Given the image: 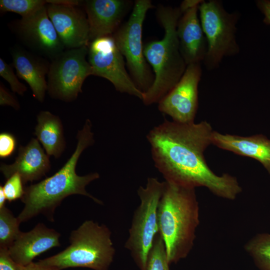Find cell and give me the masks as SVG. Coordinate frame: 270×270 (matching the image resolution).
Listing matches in <instances>:
<instances>
[{"label":"cell","instance_id":"obj_2","mask_svg":"<svg viewBox=\"0 0 270 270\" xmlns=\"http://www.w3.org/2000/svg\"><path fill=\"white\" fill-rule=\"evenodd\" d=\"M92 128L90 120L87 119L82 128L78 132L74 152L60 170L51 176L24 188V193L21 198L24 206L17 216L20 223L40 214L45 215L50 221L54 220L56 208L64 198L72 194L83 195L98 204H103L86 190L88 184L100 178L99 174L93 172L80 176L76 172L81 154L94 142Z\"/></svg>","mask_w":270,"mask_h":270},{"label":"cell","instance_id":"obj_30","mask_svg":"<svg viewBox=\"0 0 270 270\" xmlns=\"http://www.w3.org/2000/svg\"><path fill=\"white\" fill-rule=\"evenodd\" d=\"M256 4L264 16V23L270 26V0H257Z\"/></svg>","mask_w":270,"mask_h":270},{"label":"cell","instance_id":"obj_1","mask_svg":"<svg viewBox=\"0 0 270 270\" xmlns=\"http://www.w3.org/2000/svg\"><path fill=\"white\" fill-rule=\"evenodd\" d=\"M214 131L206 120L182 124L165 120L146 138L154 165L166 182L204 187L217 196L234 200L242 192L237 178L228 174L217 175L205 160L204 152L212 144Z\"/></svg>","mask_w":270,"mask_h":270},{"label":"cell","instance_id":"obj_32","mask_svg":"<svg viewBox=\"0 0 270 270\" xmlns=\"http://www.w3.org/2000/svg\"><path fill=\"white\" fill-rule=\"evenodd\" d=\"M47 4L77 6L81 1L77 0H46Z\"/></svg>","mask_w":270,"mask_h":270},{"label":"cell","instance_id":"obj_3","mask_svg":"<svg viewBox=\"0 0 270 270\" xmlns=\"http://www.w3.org/2000/svg\"><path fill=\"white\" fill-rule=\"evenodd\" d=\"M199 210L194 188L164 182L157 220L170 264L186 258L192 250L200 224Z\"/></svg>","mask_w":270,"mask_h":270},{"label":"cell","instance_id":"obj_7","mask_svg":"<svg viewBox=\"0 0 270 270\" xmlns=\"http://www.w3.org/2000/svg\"><path fill=\"white\" fill-rule=\"evenodd\" d=\"M164 188V182L148 178L146 186L138 190L140 202L134 212L124 247L140 270H146L148 254L158 232L157 210Z\"/></svg>","mask_w":270,"mask_h":270},{"label":"cell","instance_id":"obj_33","mask_svg":"<svg viewBox=\"0 0 270 270\" xmlns=\"http://www.w3.org/2000/svg\"><path fill=\"white\" fill-rule=\"evenodd\" d=\"M203 0H186L183 1L179 6L182 14L185 10L196 6L200 4Z\"/></svg>","mask_w":270,"mask_h":270},{"label":"cell","instance_id":"obj_13","mask_svg":"<svg viewBox=\"0 0 270 270\" xmlns=\"http://www.w3.org/2000/svg\"><path fill=\"white\" fill-rule=\"evenodd\" d=\"M48 14L66 49L88 46L90 40L88 20L77 6L47 4Z\"/></svg>","mask_w":270,"mask_h":270},{"label":"cell","instance_id":"obj_6","mask_svg":"<svg viewBox=\"0 0 270 270\" xmlns=\"http://www.w3.org/2000/svg\"><path fill=\"white\" fill-rule=\"evenodd\" d=\"M198 16L208 44L203 62L206 70H213L224 58L240 52L236 32L240 14L238 11L228 12L220 0H209L200 3Z\"/></svg>","mask_w":270,"mask_h":270},{"label":"cell","instance_id":"obj_8","mask_svg":"<svg viewBox=\"0 0 270 270\" xmlns=\"http://www.w3.org/2000/svg\"><path fill=\"white\" fill-rule=\"evenodd\" d=\"M152 8L150 0H136L128 20L112 36L118 48L126 60L136 84L143 92L153 82L142 44L143 22L147 12Z\"/></svg>","mask_w":270,"mask_h":270},{"label":"cell","instance_id":"obj_18","mask_svg":"<svg viewBox=\"0 0 270 270\" xmlns=\"http://www.w3.org/2000/svg\"><path fill=\"white\" fill-rule=\"evenodd\" d=\"M126 4L122 0H86L90 40L112 36L122 18Z\"/></svg>","mask_w":270,"mask_h":270},{"label":"cell","instance_id":"obj_21","mask_svg":"<svg viewBox=\"0 0 270 270\" xmlns=\"http://www.w3.org/2000/svg\"><path fill=\"white\" fill-rule=\"evenodd\" d=\"M244 248L260 270H270V234H258L248 240Z\"/></svg>","mask_w":270,"mask_h":270},{"label":"cell","instance_id":"obj_23","mask_svg":"<svg viewBox=\"0 0 270 270\" xmlns=\"http://www.w3.org/2000/svg\"><path fill=\"white\" fill-rule=\"evenodd\" d=\"M170 265L164 240L158 232L148 254L146 270H170Z\"/></svg>","mask_w":270,"mask_h":270},{"label":"cell","instance_id":"obj_22","mask_svg":"<svg viewBox=\"0 0 270 270\" xmlns=\"http://www.w3.org/2000/svg\"><path fill=\"white\" fill-rule=\"evenodd\" d=\"M20 222L5 206L0 208V248H8L21 231Z\"/></svg>","mask_w":270,"mask_h":270},{"label":"cell","instance_id":"obj_28","mask_svg":"<svg viewBox=\"0 0 270 270\" xmlns=\"http://www.w3.org/2000/svg\"><path fill=\"white\" fill-rule=\"evenodd\" d=\"M22 268L12 258L8 248H0V270H22Z\"/></svg>","mask_w":270,"mask_h":270},{"label":"cell","instance_id":"obj_20","mask_svg":"<svg viewBox=\"0 0 270 270\" xmlns=\"http://www.w3.org/2000/svg\"><path fill=\"white\" fill-rule=\"evenodd\" d=\"M34 134L40 142L46 154L59 158L66 148L63 126L60 118L47 110L37 116Z\"/></svg>","mask_w":270,"mask_h":270},{"label":"cell","instance_id":"obj_10","mask_svg":"<svg viewBox=\"0 0 270 270\" xmlns=\"http://www.w3.org/2000/svg\"><path fill=\"white\" fill-rule=\"evenodd\" d=\"M88 60L92 75L104 78L111 82L116 90L142 100L141 91L128 74L124 56L112 36L97 38L90 44Z\"/></svg>","mask_w":270,"mask_h":270},{"label":"cell","instance_id":"obj_29","mask_svg":"<svg viewBox=\"0 0 270 270\" xmlns=\"http://www.w3.org/2000/svg\"><path fill=\"white\" fill-rule=\"evenodd\" d=\"M0 104L9 106L18 110L20 106L16 98L0 82Z\"/></svg>","mask_w":270,"mask_h":270},{"label":"cell","instance_id":"obj_19","mask_svg":"<svg viewBox=\"0 0 270 270\" xmlns=\"http://www.w3.org/2000/svg\"><path fill=\"white\" fill-rule=\"evenodd\" d=\"M212 143L221 149L258 160L270 174V140L264 135L242 136L214 131Z\"/></svg>","mask_w":270,"mask_h":270},{"label":"cell","instance_id":"obj_12","mask_svg":"<svg viewBox=\"0 0 270 270\" xmlns=\"http://www.w3.org/2000/svg\"><path fill=\"white\" fill-rule=\"evenodd\" d=\"M201 63L192 64L176 84L158 102V108L173 121L194 122L198 108V87L202 69Z\"/></svg>","mask_w":270,"mask_h":270},{"label":"cell","instance_id":"obj_31","mask_svg":"<svg viewBox=\"0 0 270 270\" xmlns=\"http://www.w3.org/2000/svg\"><path fill=\"white\" fill-rule=\"evenodd\" d=\"M22 270H59L53 266L42 264L38 262H32L26 266H22Z\"/></svg>","mask_w":270,"mask_h":270},{"label":"cell","instance_id":"obj_15","mask_svg":"<svg viewBox=\"0 0 270 270\" xmlns=\"http://www.w3.org/2000/svg\"><path fill=\"white\" fill-rule=\"evenodd\" d=\"M60 236L54 230L38 223L29 232H21L8 251L17 264L26 266L41 254L60 246Z\"/></svg>","mask_w":270,"mask_h":270},{"label":"cell","instance_id":"obj_24","mask_svg":"<svg viewBox=\"0 0 270 270\" xmlns=\"http://www.w3.org/2000/svg\"><path fill=\"white\" fill-rule=\"evenodd\" d=\"M47 4L43 0H0L1 12H12L26 17Z\"/></svg>","mask_w":270,"mask_h":270},{"label":"cell","instance_id":"obj_27","mask_svg":"<svg viewBox=\"0 0 270 270\" xmlns=\"http://www.w3.org/2000/svg\"><path fill=\"white\" fill-rule=\"evenodd\" d=\"M16 146V140L11 134L2 132L0 134V157L6 158L14 152Z\"/></svg>","mask_w":270,"mask_h":270},{"label":"cell","instance_id":"obj_14","mask_svg":"<svg viewBox=\"0 0 270 270\" xmlns=\"http://www.w3.org/2000/svg\"><path fill=\"white\" fill-rule=\"evenodd\" d=\"M200 4L182 12L177 24L180 49L187 66L203 62L207 52V41L198 16Z\"/></svg>","mask_w":270,"mask_h":270},{"label":"cell","instance_id":"obj_9","mask_svg":"<svg viewBox=\"0 0 270 270\" xmlns=\"http://www.w3.org/2000/svg\"><path fill=\"white\" fill-rule=\"evenodd\" d=\"M88 46L66 49L51 60L48 74V91L53 98L70 102L75 100L84 80L92 75L86 60Z\"/></svg>","mask_w":270,"mask_h":270},{"label":"cell","instance_id":"obj_4","mask_svg":"<svg viewBox=\"0 0 270 270\" xmlns=\"http://www.w3.org/2000/svg\"><path fill=\"white\" fill-rule=\"evenodd\" d=\"M182 14L180 7L160 6L158 16L164 30V38L147 43L144 54L154 72V82L143 94L146 105L158 102L179 82L187 64L180 51L176 34Z\"/></svg>","mask_w":270,"mask_h":270},{"label":"cell","instance_id":"obj_34","mask_svg":"<svg viewBox=\"0 0 270 270\" xmlns=\"http://www.w3.org/2000/svg\"><path fill=\"white\" fill-rule=\"evenodd\" d=\"M6 200L2 186H0V208L4 206L5 202Z\"/></svg>","mask_w":270,"mask_h":270},{"label":"cell","instance_id":"obj_25","mask_svg":"<svg viewBox=\"0 0 270 270\" xmlns=\"http://www.w3.org/2000/svg\"><path fill=\"white\" fill-rule=\"evenodd\" d=\"M0 76L8 82L13 92L23 96L27 90L26 86L19 81L17 75L14 73L12 66L2 58H0Z\"/></svg>","mask_w":270,"mask_h":270},{"label":"cell","instance_id":"obj_5","mask_svg":"<svg viewBox=\"0 0 270 270\" xmlns=\"http://www.w3.org/2000/svg\"><path fill=\"white\" fill-rule=\"evenodd\" d=\"M112 232L106 226L92 220H85L70 236V244L65 250L38 262L59 270L82 267L108 270L116 250Z\"/></svg>","mask_w":270,"mask_h":270},{"label":"cell","instance_id":"obj_16","mask_svg":"<svg viewBox=\"0 0 270 270\" xmlns=\"http://www.w3.org/2000/svg\"><path fill=\"white\" fill-rule=\"evenodd\" d=\"M50 169L49 156L45 154L38 140L34 138L26 146H20L14 163L2 164L0 166V172L6 179L18 174L24 184L40 179Z\"/></svg>","mask_w":270,"mask_h":270},{"label":"cell","instance_id":"obj_26","mask_svg":"<svg viewBox=\"0 0 270 270\" xmlns=\"http://www.w3.org/2000/svg\"><path fill=\"white\" fill-rule=\"evenodd\" d=\"M20 176L18 174L12 175L7 179L2 186L6 198L9 202L22 198L24 193V188Z\"/></svg>","mask_w":270,"mask_h":270},{"label":"cell","instance_id":"obj_17","mask_svg":"<svg viewBox=\"0 0 270 270\" xmlns=\"http://www.w3.org/2000/svg\"><path fill=\"white\" fill-rule=\"evenodd\" d=\"M10 54L17 76L28 83L34 97L43 102L48 90L46 76L48 74L50 62L47 58L18 46L13 47Z\"/></svg>","mask_w":270,"mask_h":270},{"label":"cell","instance_id":"obj_11","mask_svg":"<svg viewBox=\"0 0 270 270\" xmlns=\"http://www.w3.org/2000/svg\"><path fill=\"white\" fill-rule=\"evenodd\" d=\"M46 6L22 18L14 27L18 38L27 47L52 60L66 48L48 14Z\"/></svg>","mask_w":270,"mask_h":270}]
</instances>
